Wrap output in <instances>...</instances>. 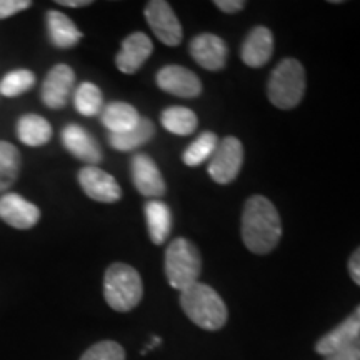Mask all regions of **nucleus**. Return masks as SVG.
<instances>
[{
    "label": "nucleus",
    "mask_w": 360,
    "mask_h": 360,
    "mask_svg": "<svg viewBox=\"0 0 360 360\" xmlns=\"http://www.w3.org/2000/svg\"><path fill=\"white\" fill-rule=\"evenodd\" d=\"M282 237V222L276 205L264 195H252L242 214V240L254 254L276 249Z\"/></svg>",
    "instance_id": "1"
},
{
    "label": "nucleus",
    "mask_w": 360,
    "mask_h": 360,
    "mask_svg": "<svg viewBox=\"0 0 360 360\" xmlns=\"http://www.w3.org/2000/svg\"><path fill=\"white\" fill-rule=\"evenodd\" d=\"M180 307L204 330H220L227 322V307L222 297L207 283L195 282L180 292Z\"/></svg>",
    "instance_id": "2"
},
{
    "label": "nucleus",
    "mask_w": 360,
    "mask_h": 360,
    "mask_svg": "<svg viewBox=\"0 0 360 360\" xmlns=\"http://www.w3.org/2000/svg\"><path fill=\"white\" fill-rule=\"evenodd\" d=\"M143 295L142 278L134 267L115 262L103 276V297L110 309L117 312H130L141 304Z\"/></svg>",
    "instance_id": "3"
},
{
    "label": "nucleus",
    "mask_w": 360,
    "mask_h": 360,
    "mask_svg": "<svg viewBox=\"0 0 360 360\" xmlns=\"http://www.w3.org/2000/svg\"><path fill=\"white\" fill-rule=\"evenodd\" d=\"M305 94V70L295 58H283L270 74L267 84L269 101L277 109L289 110L300 103Z\"/></svg>",
    "instance_id": "4"
},
{
    "label": "nucleus",
    "mask_w": 360,
    "mask_h": 360,
    "mask_svg": "<svg viewBox=\"0 0 360 360\" xmlns=\"http://www.w3.org/2000/svg\"><path fill=\"white\" fill-rule=\"evenodd\" d=\"M202 272L200 252L188 238L177 237L165 250V276L170 287L182 292L199 282Z\"/></svg>",
    "instance_id": "5"
},
{
    "label": "nucleus",
    "mask_w": 360,
    "mask_h": 360,
    "mask_svg": "<svg viewBox=\"0 0 360 360\" xmlns=\"http://www.w3.org/2000/svg\"><path fill=\"white\" fill-rule=\"evenodd\" d=\"M244 164V147L237 137H225L219 141L209 162V175L217 184H231L237 179Z\"/></svg>",
    "instance_id": "6"
},
{
    "label": "nucleus",
    "mask_w": 360,
    "mask_h": 360,
    "mask_svg": "<svg viewBox=\"0 0 360 360\" xmlns=\"http://www.w3.org/2000/svg\"><path fill=\"white\" fill-rule=\"evenodd\" d=\"M146 19L152 32L155 37L160 40L162 44L169 45V47H175L182 42L184 32L182 25L175 15L169 2L165 0H152L146 6Z\"/></svg>",
    "instance_id": "7"
},
{
    "label": "nucleus",
    "mask_w": 360,
    "mask_h": 360,
    "mask_svg": "<svg viewBox=\"0 0 360 360\" xmlns=\"http://www.w3.org/2000/svg\"><path fill=\"white\" fill-rule=\"evenodd\" d=\"M75 85V72L72 67L58 64L51 69L42 84V102L49 109H64Z\"/></svg>",
    "instance_id": "8"
},
{
    "label": "nucleus",
    "mask_w": 360,
    "mask_h": 360,
    "mask_svg": "<svg viewBox=\"0 0 360 360\" xmlns=\"http://www.w3.org/2000/svg\"><path fill=\"white\" fill-rule=\"evenodd\" d=\"M79 184L82 191L87 193V197L92 200L103 202V204H114L122 197V191H120L117 180L96 165H87V167L80 169Z\"/></svg>",
    "instance_id": "9"
},
{
    "label": "nucleus",
    "mask_w": 360,
    "mask_h": 360,
    "mask_svg": "<svg viewBox=\"0 0 360 360\" xmlns=\"http://www.w3.org/2000/svg\"><path fill=\"white\" fill-rule=\"evenodd\" d=\"M157 85L160 90L170 96L193 98L199 97L202 92L200 79L192 70L180 65H165L157 72Z\"/></svg>",
    "instance_id": "10"
},
{
    "label": "nucleus",
    "mask_w": 360,
    "mask_h": 360,
    "mask_svg": "<svg viewBox=\"0 0 360 360\" xmlns=\"http://www.w3.org/2000/svg\"><path fill=\"white\" fill-rule=\"evenodd\" d=\"M0 219L19 231H27L40 220L39 207L15 192L4 193L0 197Z\"/></svg>",
    "instance_id": "11"
},
{
    "label": "nucleus",
    "mask_w": 360,
    "mask_h": 360,
    "mask_svg": "<svg viewBox=\"0 0 360 360\" xmlns=\"http://www.w3.org/2000/svg\"><path fill=\"white\" fill-rule=\"evenodd\" d=\"M188 52L205 70L217 72L227 62V45L215 34H199L191 40Z\"/></svg>",
    "instance_id": "12"
},
{
    "label": "nucleus",
    "mask_w": 360,
    "mask_h": 360,
    "mask_svg": "<svg viewBox=\"0 0 360 360\" xmlns=\"http://www.w3.org/2000/svg\"><path fill=\"white\" fill-rule=\"evenodd\" d=\"M132 180L139 193L146 197H162L165 193V180L162 177L159 167L147 154H137L132 157Z\"/></svg>",
    "instance_id": "13"
},
{
    "label": "nucleus",
    "mask_w": 360,
    "mask_h": 360,
    "mask_svg": "<svg viewBox=\"0 0 360 360\" xmlns=\"http://www.w3.org/2000/svg\"><path fill=\"white\" fill-rule=\"evenodd\" d=\"M154 52V44L147 34L134 32L122 42V49L117 53L115 65L124 74H135Z\"/></svg>",
    "instance_id": "14"
},
{
    "label": "nucleus",
    "mask_w": 360,
    "mask_h": 360,
    "mask_svg": "<svg viewBox=\"0 0 360 360\" xmlns=\"http://www.w3.org/2000/svg\"><path fill=\"white\" fill-rule=\"evenodd\" d=\"M62 143L72 155L89 165H97L102 162V148L96 139L84 127L70 124L62 130Z\"/></svg>",
    "instance_id": "15"
},
{
    "label": "nucleus",
    "mask_w": 360,
    "mask_h": 360,
    "mask_svg": "<svg viewBox=\"0 0 360 360\" xmlns=\"http://www.w3.org/2000/svg\"><path fill=\"white\" fill-rule=\"evenodd\" d=\"M357 339H360V305L345 321H342L339 326L332 328L330 332H327L326 335L317 340L315 352L327 357V355L352 344Z\"/></svg>",
    "instance_id": "16"
},
{
    "label": "nucleus",
    "mask_w": 360,
    "mask_h": 360,
    "mask_svg": "<svg viewBox=\"0 0 360 360\" xmlns=\"http://www.w3.org/2000/svg\"><path fill=\"white\" fill-rule=\"evenodd\" d=\"M274 53V35L267 27H255L242 44L240 57L245 65L257 69L267 64Z\"/></svg>",
    "instance_id": "17"
},
{
    "label": "nucleus",
    "mask_w": 360,
    "mask_h": 360,
    "mask_svg": "<svg viewBox=\"0 0 360 360\" xmlns=\"http://www.w3.org/2000/svg\"><path fill=\"white\" fill-rule=\"evenodd\" d=\"M101 120L103 127L109 130L110 135L124 134L134 129L141 120L137 109L130 103L125 102H112L107 103L101 112Z\"/></svg>",
    "instance_id": "18"
},
{
    "label": "nucleus",
    "mask_w": 360,
    "mask_h": 360,
    "mask_svg": "<svg viewBox=\"0 0 360 360\" xmlns=\"http://www.w3.org/2000/svg\"><path fill=\"white\" fill-rule=\"evenodd\" d=\"M45 20H47L49 39L58 49L74 47L82 39V32H80L65 13L58 11H49Z\"/></svg>",
    "instance_id": "19"
},
{
    "label": "nucleus",
    "mask_w": 360,
    "mask_h": 360,
    "mask_svg": "<svg viewBox=\"0 0 360 360\" xmlns=\"http://www.w3.org/2000/svg\"><path fill=\"white\" fill-rule=\"evenodd\" d=\"M148 236L155 245H162L169 238L172 229V214L167 204L160 200H148L146 204Z\"/></svg>",
    "instance_id": "20"
},
{
    "label": "nucleus",
    "mask_w": 360,
    "mask_h": 360,
    "mask_svg": "<svg viewBox=\"0 0 360 360\" xmlns=\"http://www.w3.org/2000/svg\"><path fill=\"white\" fill-rule=\"evenodd\" d=\"M155 135V125L150 119L141 117L139 124L134 129L127 130L124 134L109 135V143L112 148L120 152H130L135 148L146 146L148 141H152Z\"/></svg>",
    "instance_id": "21"
},
{
    "label": "nucleus",
    "mask_w": 360,
    "mask_h": 360,
    "mask_svg": "<svg viewBox=\"0 0 360 360\" xmlns=\"http://www.w3.org/2000/svg\"><path fill=\"white\" fill-rule=\"evenodd\" d=\"M17 135L20 142L29 147L45 146L52 139V127L44 117L27 114L17 122Z\"/></svg>",
    "instance_id": "22"
},
{
    "label": "nucleus",
    "mask_w": 360,
    "mask_h": 360,
    "mask_svg": "<svg viewBox=\"0 0 360 360\" xmlns=\"http://www.w3.org/2000/svg\"><path fill=\"white\" fill-rule=\"evenodd\" d=\"M160 122L165 130L175 135H191L195 132L199 119L195 112L187 109V107L174 105L162 112Z\"/></svg>",
    "instance_id": "23"
},
{
    "label": "nucleus",
    "mask_w": 360,
    "mask_h": 360,
    "mask_svg": "<svg viewBox=\"0 0 360 360\" xmlns=\"http://www.w3.org/2000/svg\"><path fill=\"white\" fill-rule=\"evenodd\" d=\"M20 172V154L11 142L0 141V192L13 186Z\"/></svg>",
    "instance_id": "24"
},
{
    "label": "nucleus",
    "mask_w": 360,
    "mask_h": 360,
    "mask_svg": "<svg viewBox=\"0 0 360 360\" xmlns=\"http://www.w3.org/2000/svg\"><path fill=\"white\" fill-rule=\"evenodd\" d=\"M219 146V139L214 132H204L193 141L184 152L182 160L188 167H199L205 160H210L215 148Z\"/></svg>",
    "instance_id": "25"
},
{
    "label": "nucleus",
    "mask_w": 360,
    "mask_h": 360,
    "mask_svg": "<svg viewBox=\"0 0 360 360\" xmlns=\"http://www.w3.org/2000/svg\"><path fill=\"white\" fill-rule=\"evenodd\" d=\"M74 105L79 114L85 117H94L101 114L103 109V97L101 89L96 84H80L74 94Z\"/></svg>",
    "instance_id": "26"
},
{
    "label": "nucleus",
    "mask_w": 360,
    "mask_h": 360,
    "mask_svg": "<svg viewBox=\"0 0 360 360\" xmlns=\"http://www.w3.org/2000/svg\"><path fill=\"white\" fill-rule=\"evenodd\" d=\"M35 85L34 72L19 69L12 70L0 80V94L4 97H19L22 94L29 92Z\"/></svg>",
    "instance_id": "27"
},
{
    "label": "nucleus",
    "mask_w": 360,
    "mask_h": 360,
    "mask_svg": "<svg viewBox=\"0 0 360 360\" xmlns=\"http://www.w3.org/2000/svg\"><path fill=\"white\" fill-rule=\"evenodd\" d=\"M80 360H125V350L114 340H102L85 350Z\"/></svg>",
    "instance_id": "28"
},
{
    "label": "nucleus",
    "mask_w": 360,
    "mask_h": 360,
    "mask_svg": "<svg viewBox=\"0 0 360 360\" xmlns=\"http://www.w3.org/2000/svg\"><path fill=\"white\" fill-rule=\"evenodd\" d=\"M32 7L30 0H0V20L8 19L22 11Z\"/></svg>",
    "instance_id": "29"
},
{
    "label": "nucleus",
    "mask_w": 360,
    "mask_h": 360,
    "mask_svg": "<svg viewBox=\"0 0 360 360\" xmlns=\"http://www.w3.org/2000/svg\"><path fill=\"white\" fill-rule=\"evenodd\" d=\"M326 360H360V339L327 355Z\"/></svg>",
    "instance_id": "30"
},
{
    "label": "nucleus",
    "mask_w": 360,
    "mask_h": 360,
    "mask_svg": "<svg viewBox=\"0 0 360 360\" xmlns=\"http://www.w3.org/2000/svg\"><path fill=\"white\" fill-rule=\"evenodd\" d=\"M215 6L225 13H237L245 7V2L242 0H215Z\"/></svg>",
    "instance_id": "31"
},
{
    "label": "nucleus",
    "mask_w": 360,
    "mask_h": 360,
    "mask_svg": "<svg viewBox=\"0 0 360 360\" xmlns=\"http://www.w3.org/2000/svg\"><path fill=\"white\" fill-rule=\"evenodd\" d=\"M349 274H350V278H352V281L360 287V247L359 249H355L354 254L350 255Z\"/></svg>",
    "instance_id": "32"
},
{
    "label": "nucleus",
    "mask_w": 360,
    "mask_h": 360,
    "mask_svg": "<svg viewBox=\"0 0 360 360\" xmlns=\"http://www.w3.org/2000/svg\"><path fill=\"white\" fill-rule=\"evenodd\" d=\"M58 6H64V7H72V8H77V7H87L90 6V0H58Z\"/></svg>",
    "instance_id": "33"
}]
</instances>
